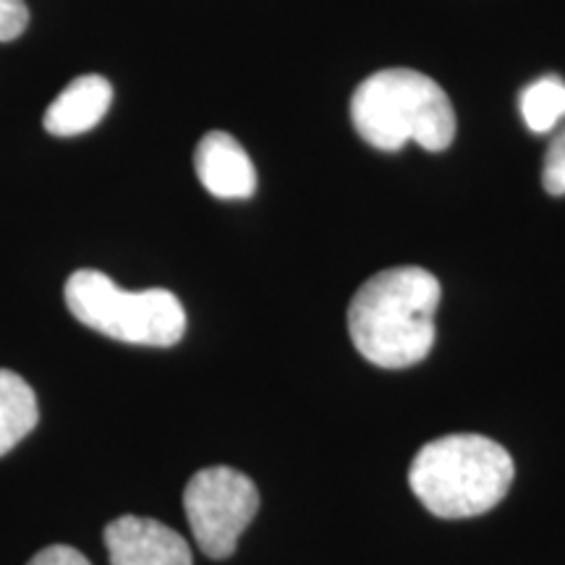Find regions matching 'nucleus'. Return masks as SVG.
Here are the masks:
<instances>
[{"label": "nucleus", "instance_id": "nucleus-10", "mask_svg": "<svg viewBox=\"0 0 565 565\" xmlns=\"http://www.w3.org/2000/svg\"><path fill=\"white\" fill-rule=\"evenodd\" d=\"M519 108L534 134L553 131L565 118V82L561 76H542L532 82L521 92Z\"/></svg>", "mask_w": 565, "mask_h": 565}, {"label": "nucleus", "instance_id": "nucleus-1", "mask_svg": "<svg viewBox=\"0 0 565 565\" xmlns=\"http://www.w3.org/2000/svg\"><path fill=\"white\" fill-rule=\"evenodd\" d=\"M440 280L424 267L372 275L349 307V333L366 362L383 370L419 364L435 345Z\"/></svg>", "mask_w": 565, "mask_h": 565}, {"label": "nucleus", "instance_id": "nucleus-6", "mask_svg": "<svg viewBox=\"0 0 565 565\" xmlns=\"http://www.w3.org/2000/svg\"><path fill=\"white\" fill-rule=\"evenodd\" d=\"M110 565H192V547L175 529L141 515H121L105 526Z\"/></svg>", "mask_w": 565, "mask_h": 565}, {"label": "nucleus", "instance_id": "nucleus-9", "mask_svg": "<svg viewBox=\"0 0 565 565\" xmlns=\"http://www.w3.org/2000/svg\"><path fill=\"white\" fill-rule=\"evenodd\" d=\"M38 422L40 408L30 383L17 372L0 370V458L9 456Z\"/></svg>", "mask_w": 565, "mask_h": 565}, {"label": "nucleus", "instance_id": "nucleus-13", "mask_svg": "<svg viewBox=\"0 0 565 565\" xmlns=\"http://www.w3.org/2000/svg\"><path fill=\"white\" fill-rule=\"evenodd\" d=\"M26 565H92V563L79 553V550L68 545H51L40 550V553L34 555Z\"/></svg>", "mask_w": 565, "mask_h": 565}, {"label": "nucleus", "instance_id": "nucleus-8", "mask_svg": "<svg viewBox=\"0 0 565 565\" xmlns=\"http://www.w3.org/2000/svg\"><path fill=\"white\" fill-rule=\"evenodd\" d=\"M113 87L100 74L76 76L66 89L45 110L47 134L53 137H79V134L95 129L110 110Z\"/></svg>", "mask_w": 565, "mask_h": 565}, {"label": "nucleus", "instance_id": "nucleus-4", "mask_svg": "<svg viewBox=\"0 0 565 565\" xmlns=\"http://www.w3.org/2000/svg\"><path fill=\"white\" fill-rule=\"evenodd\" d=\"M71 315L113 341L171 349L186 333V312L166 288L124 291L100 270H76L66 280Z\"/></svg>", "mask_w": 565, "mask_h": 565}, {"label": "nucleus", "instance_id": "nucleus-11", "mask_svg": "<svg viewBox=\"0 0 565 565\" xmlns=\"http://www.w3.org/2000/svg\"><path fill=\"white\" fill-rule=\"evenodd\" d=\"M542 183L545 192L553 196L565 194V129L557 134L545 154V168H542Z\"/></svg>", "mask_w": 565, "mask_h": 565}, {"label": "nucleus", "instance_id": "nucleus-2", "mask_svg": "<svg viewBox=\"0 0 565 565\" xmlns=\"http://www.w3.org/2000/svg\"><path fill=\"white\" fill-rule=\"evenodd\" d=\"M513 458L482 435H445L414 456L408 484L437 519H471L492 511L513 482Z\"/></svg>", "mask_w": 565, "mask_h": 565}, {"label": "nucleus", "instance_id": "nucleus-3", "mask_svg": "<svg viewBox=\"0 0 565 565\" xmlns=\"http://www.w3.org/2000/svg\"><path fill=\"white\" fill-rule=\"evenodd\" d=\"M351 121L362 139L385 152L408 141L427 152H443L456 137V110L445 89L412 68L366 76L351 97Z\"/></svg>", "mask_w": 565, "mask_h": 565}, {"label": "nucleus", "instance_id": "nucleus-7", "mask_svg": "<svg viewBox=\"0 0 565 565\" xmlns=\"http://www.w3.org/2000/svg\"><path fill=\"white\" fill-rule=\"evenodd\" d=\"M194 168L202 186L217 200H249L257 192V171L252 158L225 131L204 134L194 152Z\"/></svg>", "mask_w": 565, "mask_h": 565}, {"label": "nucleus", "instance_id": "nucleus-5", "mask_svg": "<svg viewBox=\"0 0 565 565\" xmlns=\"http://www.w3.org/2000/svg\"><path fill=\"white\" fill-rule=\"evenodd\" d=\"M183 511L202 553L212 561H225L236 553L238 540L257 515L259 492L238 469L210 466L189 479Z\"/></svg>", "mask_w": 565, "mask_h": 565}, {"label": "nucleus", "instance_id": "nucleus-12", "mask_svg": "<svg viewBox=\"0 0 565 565\" xmlns=\"http://www.w3.org/2000/svg\"><path fill=\"white\" fill-rule=\"evenodd\" d=\"M26 24H30V9L24 0H0V42L21 38Z\"/></svg>", "mask_w": 565, "mask_h": 565}]
</instances>
